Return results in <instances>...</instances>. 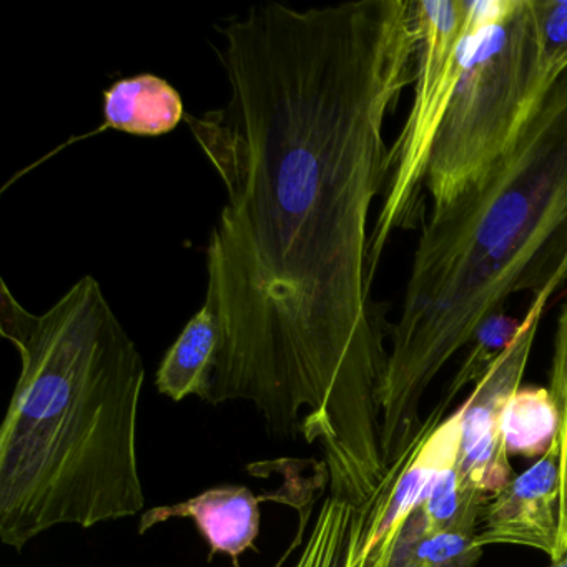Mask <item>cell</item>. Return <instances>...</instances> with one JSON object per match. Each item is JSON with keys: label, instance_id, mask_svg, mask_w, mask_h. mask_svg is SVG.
<instances>
[{"label": "cell", "instance_id": "1", "mask_svg": "<svg viewBox=\"0 0 567 567\" xmlns=\"http://www.w3.org/2000/svg\"><path fill=\"white\" fill-rule=\"evenodd\" d=\"M217 31L230 99L185 115L227 190L207 245V403L251 401L271 436L320 443L330 496L361 507L388 473L391 330L368 220L390 178L386 118L414 81V0L268 2Z\"/></svg>", "mask_w": 567, "mask_h": 567}, {"label": "cell", "instance_id": "2", "mask_svg": "<svg viewBox=\"0 0 567 567\" xmlns=\"http://www.w3.org/2000/svg\"><path fill=\"white\" fill-rule=\"evenodd\" d=\"M0 334L21 374L0 427V539L22 550L55 526L144 513L137 416L145 367L94 277L45 313L0 280Z\"/></svg>", "mask_w": 567, "mask_h": 567}, {"label": "cell", "instance_id": "3", "mask_svg": "<svg viewBox=\"0 0 567 567\" xmlns=\"http://www.w3.org/2000/svg\"><path fill=\"white\" fill-rule=\"evenodd\" d=\"M567 284V72L486 177L433 208L414 250L381 388L386 466L406 450L441 368L517 293Z\"/></svg>", "mask_w": 567, "mask_h": 567}, {"label": "cell", "instance_id": "4", "mask_svg": "<svg viewBox=\"0 0 567 567\" xmlns=\"http://www.w3.org/2000/svg\"><path fill=\"white\" fill-rule=\"evenodd\" d=\"M547 92L533 0H503L474 39L434 138L424 182L433 208L450 205L486 177Z\"/></svg>", "mask_w": 567, "mask_h": 567}, {"label": "cell", "instance_id": "5", "mask_svg": "<svg viewBox=\"0 0 567 567\" xmlns=\"http://www.w3.org/2000/svg\"><path fill=\"white\" fill-rule=\"evenodd\" d=\"M503 0H414L416 62L410 114L390 152V178L370 234V277L396 231L417 220L427 162L447 105L460 84L477 32Z\"/></svg>", "mask_w": 567, "mask_h": 567}, {"label": "cell", "instance_id": "6", "mask_svg": "<svg viewBox=\"0 0 567 567\" xmlns=\"http://www.w3.org/2000/svg\"><path fill=\"white\" fill-rule=\"evenodd\" d=\"M554 293L556 291L546 290L533 297L513 343L463 403L457 466L464 487L480 499H489L514 477L509 454L504 447V411L520 388L540 318Z\"/></svg>", "mask_w": 567, "mask_h": 567}, {"label": "cell", "instance_id": "7", "mask_svg": "<svg viewBox=\"0 0 567 567\" xmlns=\"http://www.w3.org/2000/svg\"><path fill=\"white\" fill-rule=\"evenodd\" d=\"M446 408L437 406L417 426L406 450L388 467L373 499L367 504L360 557L371 566L393 539L398 527L424 503L436 474L460 454L463 404L444 420Z\"/></svg>", "mask_w": 567, "mask_h": 567}, {"label": "cell", "instance_id": "8", "mask_svg": "<svg viewBox=\"0 0 567 567\" xmlns=\"http://www.w3.org/2000/svg\"><path fill=\"white\" fill-rule=\"evenodd\" d=\"M476 544L533 547L553 559L560 527L559 434L549 450L484 504Z\"/></svg>", "mask_w": 567, "mask_h": 567}, {"label": "cell", "instance_id": "9", "mask_svg": "<svg viewBox=\"0 0 567 567\" xmlns=\"http://www.w3.org/2000/svg\"><path fill=\"white\" fill-rule=\"evenodd\" d=\"M265 499L267 494L257 497L247 486L212 487L184 503L144 511L138 533L177 517H190L210 547L208 560L227 554L234 567H240V557L247 550H258L255 543L260 534V501Z\"/></svg>", "mask_w": 567, "mask_h": 567}, {"label": "cell", "instance_id": "10", "mask_svg": "<svg viewBox=\"0 0 567 567\" xmlns=\"http://www.w3.org/2000/svg\"><path fill=\"white\" fill-rule=\"evenodd\" d=\"M185 115L187 114L181 94L165 79L154 74L122 79L104 92V124L91 134L72 137L35 165L48 161L74 142L95 137L105 131H118L138 137H161L177 128L185 121ZM34 167H29L28 171ZM25 172H21L12 182L18 181Z\"/></svg>", "mask_w": 567, "mask_h": 567}, {"label": "cell", "instance_id": "11", "mask_svg": "<svg viewBox=\"0 0 567 567\" xmlns=\"http://www.w3.org/2000/svg\"><path fill=\"white\" fill-rule=\"evenodd\" d=\"M220 351V324L208 305L185 324L168 348L155 377L158 393L174 401L198 396L207 401Z\"/></svg>", "mask_w": 567, "mask_h": 567}, {"label": "cell", "instance_id": "12", "mask_svg": "<svg viewBox=\"0 0 567 567\" xmlns=\"http://www.w3.org/2000/svg\"><path fill=\"white\" fill-rule=\"evenodd\" d=\"M367 516L368 506L328 496L293 567H363L360 550Z\"/></svg>", "mask_w": 567, "mask_h": 567}, {"label": "cell", "instance_id": "13", "mask_svg": "<svg viewBox=\"0 0 567 567\" xmlns=\"http://www.w3.org/2000/svg\"><path fill=\"white\" fill-rule=\"evenodd\" d=\"M559 434V413L547 388L520 386L503 416L507 454L537 457L549 450Z\"/></svg>", "mask_w": 567, "mask_h": 567}, {"label": "cell", "instance_id": "14", "mask_svg": "<svg viewBox=\"0 0 567 567\" xmlns=\"http://www.w3.org/2000/svg\"><path fill=\"white\" fill-rule=\"evenodd\" d=\"M520 323H523V320H516V318L509 317L504 311H497V313L489 315L477 327L473 338L467 343L470 344V351H467L460 370L451 380L446 394H444L443 401H441V406H450L451 401L464 388L470 386V384L476 386L486 377L487 371L494 367V363L499 360L501 354L513 343L517 331H519Z\"/></svg>", "mask_w": 567, "mask_h": 567}, {"label": "cell", "instance_id": "15", "mask_svg": "<svg viewBox=\"0 0 567 567\" xmlns=\"http://www.w3.org/2000/svg\"><path fill=\"white\" fill-rule=\"evenodd\" d=\"M549 390L557 413H559L560 446V527L556 550L550 563L567 556V300L557 318L554 334L553 367L549 374Z\"/></svg>", "mask_w": 567, "mask_h": 567}, {"label": "cell", "instance_id": "16", "mask_svg": "<svg viewBox=\"0 0 567 567\" xmlns=\"http://www.w3.org/2000/svg\"><path fill=\"white\" fill-rule=\"evenodd\" d=\"M539 71L550 89L567 72V0H533Z\"/></svg>", "mask_w": 567, "mask_h": 567}, {"label": "cell", "instance_id": "17", "mask_svg": "<svg viewBox=\"0 0 567 567\" xmlns=\"http://www.w3.org/2000/svg\"><path fill=\"white\" fill-rule=\"evenodd\" d=\"M486 501L471 494L461 481L457 456L453 457L431 484L423 507L433 530L446 529L470 514L483 511Z\"/></svg>", "mask_w": 567, "mask_h": 567}, {"label": "cell", "instance_id": "18", "mask_svg": "<svg viewBox=\"0 0 567 567\" xmlns=\"http://www.w3.org/2000/svg\"><path fill=\"white\" fill-rule=\"evenodd\" d=\"M481 513L470 514L446 529L434 530L424 540L420 567H474L483 556L477 546Z\"/></svg>", "mask_w": 567, "mask_h": 567}, {"label": "cell", "instance_id": "19", "mask_svg": "<svg viewBox=\"0 0 567 567\" xmlns=\"http://www.w3.org/2000/svg\"><path fill=\"white\" fill-rule=\"evenodd\" d=\"M549 567H567V556L563 557L560 560H557V563H550Z\"/></svg>", "mask_w": 567, "mask_h": 567}]
</instances>
